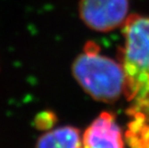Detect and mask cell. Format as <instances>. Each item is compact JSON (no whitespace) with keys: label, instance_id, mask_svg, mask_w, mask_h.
Returning a JSON list of instances; mask_svg holds the SVG:
<instances>
[{"label":"cell","instance_id":"cell-2","mask_svg":"<svg viewBox=\"0 0 149 148\" xmlns=\"http://www.w3.org/2000/svg\"><path fill=\"white\" fill-rule=\"evenodd\" d=\"M72 74L82 89L97 101L112 103L124 94L121 64L103 55L94 42H88L74 60Z\"/></svg>","mask_w":149,"mask_h":148},{"label":"cell","instance_id":"cell-3","mask_svg":"<svg viewBox=\"0 0 149 148\" xmlns=\"http://www.w3.org/2000/svg\"><path fill=\"white\" fill-rule=\"evenodd\" d=\"M129 0H80L83 22L97 32H109L123 26L129 17Z\"/></svg>","mask_w":149,"mask_h":148},{"label":"cell","instance_id":"cell-8","mask_svg":"<svg viewBox=\"0 0 149 148\" xmlns=\"http://www.w3.org/2000/svg\"><path fill=\"white\" fill-rule=\"evenodd\" d=\"M147 148H149V146H148V147H147Z\"/></svg>","mask_w":149,"mask_h":148},{"label":"cell","instance_id":"cell-4","mask_svg":"<svg viewBox=\"0 0 149 148\" xmlns=\"http://www.w3.org/2000/svg\"><path fill=\"white\" fill-rule=\"evenodd\" d=\"M83 148H124V138L111 113L100 114L86 129L82 136Z\"/></svg>","mask_w":149,"mask_h":148},{"label":"cell","instance_id":"cell-7","mask_svg":"<svg viewBox=\"0 0 149 148\" xmlns=\"http://www.w3.org/2000/svg\"><path fill=\"white\" fill-rule=\"evenodd\" d=\"M129 111L131 112H141V113H145V114H149V102L146 105L139 107V108H129Z\"/></svg>","mask_w":149,"mask_h":148},{"label":"cell","instance_id":"cell-6","mask_svg":"<svg viewBox=\"0 0 149 148\" xmlns=\"http://www.w3.org/2000/svg\"><path fill=\"white\" fill-rule=\"evenodd\" d=\"M57 121V116L54 113L49 111H44L40 113L36 116V126L38 129L42 131H48L53 128Z\"/></svg>","mask_w":149,"mask_h":148},{"label":"cell","instance_id":"cell-1","mask_svg":"<svg viewBox=\"0 0 149 148\" xmlns=\"http://www.w3.org/2000/svg\"><path fill=\"white\" fill-rule=\"evenodd\" d=\"M124 46L120 64L125 78L124 95L132 108L149 102V17L129 15L123 24Z\"/></svg>","mask_w":149,"mask_h":148},{"label":"cell","instance_id":"cell-5","mask_svg":"<svg viewBox=\"0 0 149 148\" xmlns=\"http://www.w3.org/2000/svg\"><path fill=\"white\" fill-rule=\"evenodd\" d=\"M35 148H83L82 136L71 126L50 129L38 138Z\"/></svg>","mask_w":149,"mask_h":148}]
</instances>
